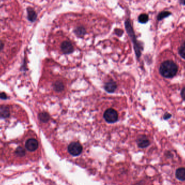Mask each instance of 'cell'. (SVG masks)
<instances>
[{
    "mask_svg": "<svg viewBox=\"0 0 185 185\" xmlns=\"http://www.w3.org/2000/svg\"><path fill=\"white\" fill-rule=\"evenodd\" d=\"M175 175L178 179L181 181L185 180V168H180L176 171Z\"/></svg>",
    "mask_w": 185,
    "mask_h": 185,
    "instance_id": "9",
    "label": "cell"
},
{
    "mask_svg": "<svg viewBox=\"0 0 185 185\" xmlns=\"http://www.w3.org/2000/svg\"><path fill=\"white\" fill-rule=\"evenodd\" d=\"M54 88L55 90L57 91H61L62 90L64 89V85L61 82L58 81L54 84Z\"/></svg>",
    "mask_w": 185,
    "mask_h": 185,
    "instance_id": "15",
    "label": "cell"
},
{
    "mask_svg": "<svg viewBox=\"0 0 185 185\" xmlns=\"http://www.w3.org/2000/svg\"><path fill=\"white\" fill-rule=\"evenodd\" d=\"M10 112L7 106H0V117L2 118H7L9 116Z\"/></svg>",
    "mask_w": 185,
    "mask_h": 185,
    "instance_id": "10",
    "label": "cell"
},
{
    "mask_svg": "<svg viewBox=\"0 0 185 185\" xmlns=\"http://www.w3.org/2000/svg\"><path fill=\"white\" fill-rule=\"evenodd\" d=\"M138 144L140 148H146L150 144V142L146 136H143L138 139Z\"/></svg>",
    "mask_w": 185,
    "mask_h": 185,
    "instance_id": "7",
    "label": "cell"
},
{
    "mask_svg": "<svg viewBox=\"0 0 185 185\" xmlns=\"http://www.w3.org/2000/svg\"><path fill=\"white\" fill-rule=\"evenodd\" d=\"M181 2L185 5V0H181Z\"/></svg>",
    "mask_w": 185,
    "mask_h": 185,
    "instance_id": "24",
    "label": "cell"
},
{
    "mask_svg": "<svg viewBox=\"0 0 185 185\" xmlns=\"http://www.w3.org/2000/svg\"><path fill=\"white\" fill-rule=\"evenodd\" d=\"M62 51L64 54H69L73 52L74 47L70 41H65L63 42L61 46Z\"/></svg>",
    "mask_w": 185,
    "mask_h": 185,
    "instance_id": "6",
    "label": "cell"
},
{
    "mask_svg": "<svg viewBox=\"0 0 185 185\" xmlns=\"http://www.w3.org/2000/svg\"><path fill=\"white\" fill-rule=\"evenodd\" d=\"M125 27L126 29L127 30L128 35L130 36V37H131L133 41L134 45V48L135 50L136 54L137 55V56L138 58L140 56V47L139 45L137 44V42L136 40L135 37L134 35V33L133 29L132 28L131 24L130 23V20H127L125 22Z\"/></svg>",
    "mask_w": 185,
    "mask_h": 185,
    "instance_id": "2",
    "label": "cell"
},
{
    "mask_svg": "<svg viewBox=\"0 0 185 185\" xmlns=\"http://www.w3.org/2000/svg\"><path fill=\"white\" fill-rule=\"evenodd\" d=\"M178 70V67L173 61H165L160 67V73L163 77L171 78L175 76Z\"/></svg>",
    "mask_w": 185,
    "mask_h": 185,
    "instance_id": "1",
    "label": "cell"
},
{
    "mask_svg": "<svg viewBox=\"0 0 185 185\" xmlns=\"http://www.w3.org/2000/svg\"><path fill=\"white\" fill-rule=\"evenodd\" d=\"M181 96L182 98H183V100H185V87L183 88V89L182 90V91H181Z\"/></svg>",
    "mask_w": 185,
    "mask_h": 185,
    "instance_id": "20",
    "label": "cell"
},
{
    "mask_svg": "<svg viewBox=\"0 0 185 185\" xmlns=\"http://www.w3.org/2000/svg\"><path fill=\"white\" fill-rule=\"evenodd\" d=\"M170 14H171V12H161L158 16V19L159 20H161L164 17H168Z\"/></svg>",
    "mask_w": 185,
    "mask_h": 185,
    "instance_id": "16",
    "label": "cell"
},
{
    "mask_svg": "<svg viewBox=\"0 0 185 185\" xmlns=\"http://www.w3.org/2000/svg\"><path fill=\"white\" fill-rule=\"evenodd\" d=\"M15 153L19 156H23L25 155V150L22 147H18L17 150L15 151Z\"/></svg>",
    "mask_w": 185,
    "mask_h": 185,
    "instance_id": "18",
    "label": "cell"
},
{
    "mask_svg": "<svg viewBox=\"0 0 185 185\" xmlns=\"http://www.w3.org/2000/svg\"><path fill=\"white\" fill-rule=\"evenodd\" d=\"M171 117H172V114H168V113H166V114H164V119L166 120V119H170Z\"/></svg>",
    "mask_w": 185,
    "mask_h": 185,
    "instance_id": "19",
    "label": "cell"
},
{
    "mask_svg": "<svg viewBox=\"0 0 185 185\" xmlns=\"http://www.w3.org/2000/svg\"><path fill=\"white\" fill-rule=\"evenodd\" d=\"M117 87V85L115 82L114 81H109L107 82V83L105 84V89L106 91L109 93H111L114 92Z\"/></svg>",
    "mask_w": 185,
    "mask_h": 185,
    "instance_id": "8",
    "label": "cell"
},
{
    "mask_svg": "<svg viewBox=\"0 0 185 185\" xmlns=\"http://www.w3.org/2000/svg\"><path fill=\"white\" fill-rule=\"evenodd\" d=\"M3 44L2 42L0 41V51L3 48Z\"/></svg>",
    "mask_w": 185,
    "mask_h": 185,
    "instance_id": "23",
    "label": "cell"
},
{
    "mask_svg": "<svg viewBox=\"0 0 185 185\" xmlns=\"http://www.w3.org/2000/svg\"><path fill=\"white\" fill-rule=\"evenodd\" d=\"M28 17L30 21L34 22L37 17V15L36 14L35 11L33 9L29 8L28 9Z\"/></svg>",
    "mask_w": 185,
    "mask_h": 185,
    "instance_id": "11",
    "label": "cell"
},
{
    "mask_svg": "<svg viewBox=\"0 0 185 185\" xmlns=\"http://www.w3.org/2000/svg\"><path fill=\"white\" fill-rule=\"evenodd\" d=\"M103 117L108 123H115L118 119V114L114 109H108L104 113Z\"/></svg>",
    "mask_w": 185,
    "mask_h": 185,
    "instance_id": "3",
    "label": "cell"
},
{
    "mask_svg": "<svg viewBox=\"0 0 185 185\" xmlns=\"http://www.w3.org/2000/svg\"><path fill=\"white\" fill-rule=\"evenodd\" d=\"M68 150L73 156H78L82 152V147L80 143L74 142L69 145Z\"/></svg>",
    "mask_w": 185,
    "mask_h": 185,
    "instance_id": "4",
    "label": "cell"
},
{
    "mask_svg": "<svg viewBox=\"0 0 185 185\" xmlns=\"http://www.w3.org/2000/svg\"><path fill=\"white\" fill-rule=\"evenodd\" d=\"M148 21V15L145 14H142L140 15L139 17V21L140 22V23H146Z\"/></svg>",
    "mask_w": 185,
    "mask_h": 185,
    "instance_id": "14",
    "label": "cell"
},
{
    "mask_svg": "<svg viewBox=\"0 0 185 185\" xmlns=\"http://www.w3.org/2000/svg\"><path fill=\"white\" fill-rule=\"evenodd\" d=\"M74 32L78 37H82L86 33V30L84 27L80 26V27H77Z\"/></svg>",
    "mask_w": 185,
    "mask_h": 185,
    "instance_id": "12",
    "label": "cell"
},
{
    "mask_svg": "<svg viewBox=\"0 0 185 185\" xmlns=\"http://www.w3.org/2000/svg\"><path fill=\"white\" fill-rule=\"evenodd\" d=\"M39 119L43 123H46L50 120V115L47 112H41L39 114Z\"/></svg>",
    "mask_w": 185,
    "mask_h": 185,
    "instance_id": "13",
    "label": "cell"
},
{
    "mask_svg": "<svg viewBox=\"0 0 185 185\" xmlns=\"http://www.w3.org/2000/svg\"><path fill=\"white\" fill-rule=\"evenodd\" d=\"M179 53L181 57L185 59V42H184L180 47Z\"/></svg>",
    "mask_w": 185,
    "mask_h": 185,
    "instance_id": "17",
    "label": "cell"
},
{
    "mask_svg": "<svg viewBox=\"0 0 185 185\" xmlns=\"http://www.w3.org/2000/svg\"><path fill=\"white\" fill-rule=\"evenodd\" d=\"M0 98L2 99H6L7 96L5 94L3 93H0Z\"/></svg>",
    "mask_w": 185,
    "mask_h": 185,
    "instance_id": "22",
    "label": "cell"
},
{
    "mask_svg": "<svg viewBox=\"0 0 185 185\" xmlns=\"http://www.w3.org/2000/svg\"><path fill=\"white\" fill-rule=\"evenodd\" d=\"M25 146L27 150H28L31 152H33L38 148L39 143L36 139H30L26 141Z\"/></svg>",
    "mask_w": 185,
    "mask_h": 185,
    "instance_id": "5",
    "label": "cell"
},
{
    "mask_svg": "<svg viewBox=\"0 0 185 185\" xmlns=\"http://www.w3.org/2000/svg\"><path fill=\"white\" fill-rule=\"evenodd\" d=\"M116 33L117 34V35H119V36H121L122 34L123 33V32L122 30H120V29H117V30H116Z\"/></svg>",
    "mask_w": 185,
    "mask_h": 185,
    "instance_id": "21",
    "label": "cell"
}]
</instances>
